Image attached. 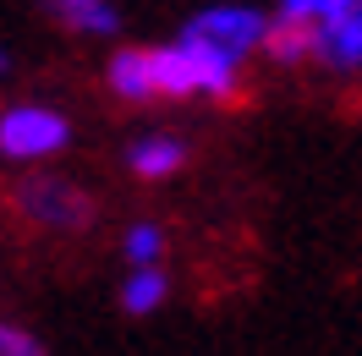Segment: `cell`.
Segmentation results:
<instances>
[{
	"label": "cell",
	"instance_id": "4",
	"mask_svg": "<svg viewBox=\"0 0 362 356\" xmlns=\"http://www.w3.org/2000/svg\"><path fill=\"white\" fill-rule=\"evenodd\" d=\"M181 44H187L198 93H209V99H236V88H242V55L209 44V39H198V33H181Z\"/></svg>",
	"mask_w": 362,
	"mask_h": 356
},
{
	"label": "cell",
	"instance_id": "10",
	"mask_svg": "<svg viewBox=\"0 0 362 356\" xmlns=\"http://www.w3.org/2000/svg\"><path fill=\"white\" fill-rule=\"evenodd\" d=\"M55 11L66 17V28L88 33V39H110L115 28H121V17H115L110 0H55Z\"/></svg>",
	"mask_w": 362,
	"mask_h": 356
},
{
	"label": "cell",
	"instance_id": "3",
	"mask_svg": "<svg viewBox=\"0 0 362 356\" xmlns=\"http://www.w3.org/2000/svg\"><path fill=\"white\" fill-rule=\"evenodd\" d=\"M187 33H198L209 44L230 49V55H247V49H264L269 17L252 11V6H209V11H198V17L187 23Z\"/></svg>",
	"mask_w": 362,
	"mask_h": 356
},
{
	"label": "cell",
	"instance_id": "11",
	"mask_svg": "<svg viewBox=\"0 0 362 356\" xmlns=\"http://www.w3.org/2000/svg\"><path fill=\"white\" fill-rule=\"evenodd\" d=\"M165 268L159 263H148V268H132V274H127V285H121V307L132 312V318H148V312L159 307V302H165Z\"/></svg>",
	"mask_w": 362,
	"mask_h": 356
},
{
	"label": "cell",
	"instance_id": "2",
	"mask_svg": "<svg viewBox=\"0 0 362 356\" xmlns=\"http://www.w3.org/2000/svg\"><path fill=\"white\" fill-rule=\"evenodd\" d=\"M71 143V121L49 105H6L0 110V159L45 165Z\"/></svg>",
	"mask_w": 362,
	"mask_h": 356
},
{
	"label": "cell",
	"instance_id": "13",
	"mask_svg": "<svg viewBox=\"0 0 362 356\" xmlns=\"http://www.w3.org/2000/svg\"><path fill=\"white\" fill-rule=\"evenodd\" d=\"M346 6H357V0H280V17H291V23H329Z\"/></svg>",
	"mask_w": 362,
	"mask_h": 356
},
{
	"label": "cell",
	"instance_id": "9",
	"mask_svg": "<svg viewBox=\"0 0 362 356\" xmlns=\"http://www.w3.org/2000/svg\"><path fill=\"white\" fill-rule=\"evenodd\" d=\"M264 49H269L274 61L296 66V61L318 55V23H291V17H274V23H269V39H264Z\"/></svg>",
	"mask_w": 362,
	"mask_h": 356
},
{
	"label": "cell",
	"instance_id": "7",
	"mask_svg": "<svg viewBox=\"0 0 362 356\" xmlns=\"http://www.w3.org/2000/svg\"><path fill=\"white\" fill-rule=\"evenodd\" d=\"M105 77H110V93H115V99H127V105L159 99V88H154V55H148V49H115Z\"/></svg>",
	"mask_w": 362,
	"mask_h": 356
},
{
	"label": "cell",
	"instance_id": "12",
	"mask_svg": "<svg viewBox=\"0 0 362 356\" xmlns=\"http://www.w3.org/2000/svg\"><path fill=\"white\" fill-rule=\"evenodd\" d=\"M159 252H165V230H159L154 220H132V225H127V236H121V258H127L132 268L159 263Z\"/></svg>",
	"mask_w": 362,
	"mask_h": 356
},
{
	"label": "cell",
	"instance_id": "5",
	"mask_svg": "<svg viewBox=\"0 0 362 356\" xmlns=\"http://www.w3.org/2000/svg\"><path fill=\"white\" fill-rule=\"evenodd\" d=\"M318 61L329 71H357L362 66V0L346 6L329 23H318Z\"/></svg>",
	"mask_w": 362,
	"mask_h": 356
},
{
	"label": "cell",
	"instance_id": "8",
	"mask_svg": "<svg viewBox=\"0 0 362 356\" xmlns=\"http://www.w3.org/2000/svg\"><path fill=\"white\" fill-rule=\"evenodd\" d=\"M154 55V88L159 99H187V93H198V77H192V61H187V44H159L148 49Z\"/></svg>",
	"mask_w": 362,
	"mask_h": 356
},
{
	"label": "cell",
	"instance_id": "14",
	"mask_svg": "<svg viewBox=\"0 0 362 356\" xmlns=\"http://www.w3.org/2000/svg\"><path fill=\"white\" fill-rule=\"evenodd\" d=\"M0 356H49L45 340L23 324H11V318H0Z\"/></svg>",
	"mask_w": 362,
	"mask_h": 356
},
{
	"label": "cell",
	"instance_id": "1",
	"mask_svg": "<svg viewBox=\"0 0 362 356\" xmlns=\"http://www.w3.org/2000/svg\"><path fill=\"white\" fill-rule=\"evenodd\" d=\"M11 203H17V214H23L28 225H39V230H88L93 225V198L77 186V181L66 176H23L17 181V192H11Z\"/></svg>",
	"mask_w": 362,
	"mask_h": 356
},
{
	"label": "cell",
	"instance_id": "6",
	"mask_svg": "<svg viewBox=\"0 0 362 356\" xmlns=\"http://www.w3.org/2000/svg\"><path fill=\"white\" fill-rule=\"evenodd\" d=\"M181 165H187V143L176 132H143L127 148V170L143 181H165V176H176Z\"/></svg>",
	"mask_w": 362,
	"mask_h": 356
},
{
	"label": "cell",
	"instance_id": "15",
	"mask_svg": "<svg viewBox=\"0 0 362 356\" xmlns=\"http://www.w3.org/2000/svg\"><path fill=\"white\" fill-rule=\"evenodd\" d=\"M6 66H11V55H6V44H0V77H6Z\"/></svg>",
	"mask_w": 362,
	"mask_h": 356
}]
</instances>
